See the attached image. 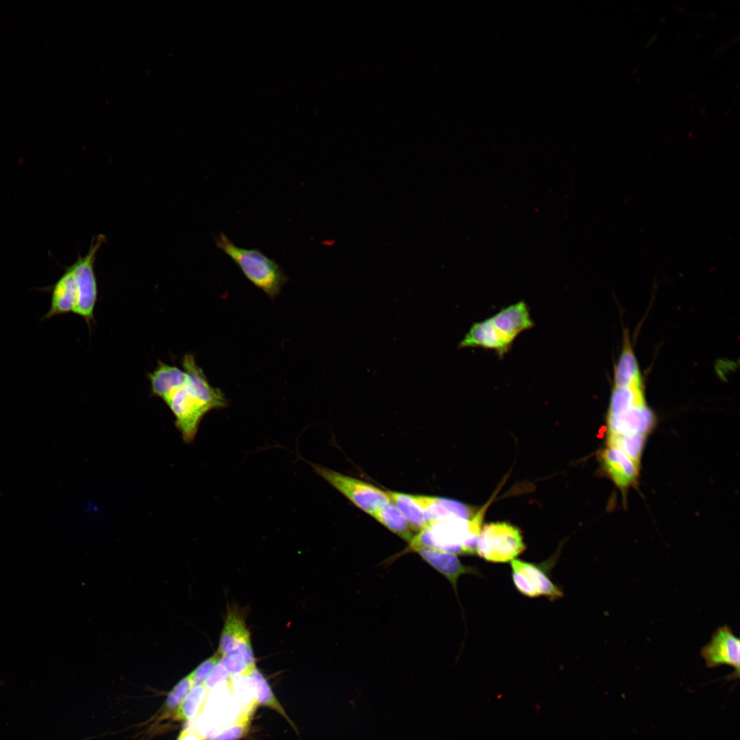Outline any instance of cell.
Returning a JSON list of instances; mask_svg holds the SVG:
<instances>
[{"mask_svg":"<svg viewBox=\"0 0 740 740\" xmlns=\"http://www.w3.org/2000/svg\"><path fill=\"white\" fill-rule=\"evenodd\" d=\"M181 363L186 373L184 382L162 400L173 413L183 441L189 444L195 439L204 417L212 410L226 407L227 401L219 388L209 383L193 354L184 355Z\"/></svg>","mask_w":740,"mask_h":740,"instance_id":"6da1fadb","label":"cell"},{"mask_svg":"<svg viewBox=\"0 0 740 740\" xmlns=\"http://www.w3.org/2000/svg\"><path fill=\"white\" fill-rule=\"evenodd\" d=\"M607 414L608 436H646L656 418L648 406L641 373L614 377Z\"/></svg>","mask_w":740,"mask_h":740,"instance_id":"7a4b0ae2","label":"cell"},{"mask_svg":"<svg viewBox=\"0 0 740 740\" xmlns=\"http://www.w3.org/2000/svg\"><path fill=\"white\" fill-rule=\"evenodd\" d=\"M491 501L470 519H452L434 523L419 531L407 550L410 552L417 547H426L456 555L476 554L483 517Z\"/></svg>","mask_w":740,"mask_h":740,"instance_id":"3957f363","label":"cell"},{"mask_svg":"<svg viewBox=\"0 0 740 740\" xmlns=\"http://www.w3.org/2000/svg\"><path fill=\"white\" fill-rule=\"evenodd\" d=\"M215 243L255 286L272 299L280 295L288 278L275 259L269 258L258 248L236 245L223 232L215 237Z\"/></svg>","mask_w":740,"mask_h":740,"instance_id":"277c9868","label":"cell"},{"mask_svg":"<svg viewBox=\"0 0 740 740\" xmlns=\"http://www.w3.org/2000/svg\"><path fill=\"white\" fill-rule=\"evenodd\" d=\"M526 550L521 531L506 522L486 524L480 531L476 554L486 561L507 563Z\"/></svg>","mask_w":740,"mask_h":740,"instance_id":"5b68a950","label":"cell"},{"mask_svg":"<svg viewBox=\"0 0 740 740\" xmlns=\"http://www.w3.org/2000/svg\"><path fill=\"white\" fill-rule=\"evenodd\" d=\"M315 472L364 512L373 515L391 502L380 488L321 465L310 463Z\"/></svg>","mask_w":740,"mask_h":740,"instance_id":"8992f818","label":"cell"},{"mask_svg":"<svg viewBox=\"0 0 740 740\" xmlns=\"http://www.w3.org/2000/svg\"><path fill=\"white\" fill-rule=\"evenodd\" d=\"M104 236H99L92 242L88 253L70 267L77 286V301L73 313L82 317L89 328L94 322V312L98 297V286L94 265L97 253Z\"/></svg>","mask_w":740,"mask_h":740,"instance_id":"52a82bcc","label":"cell"},{"mask_svg":"<svg viewBox=\"0 0 740 740\" xmlns=\"http://www.w3.org/2000/svg\"><path fill=\"white\" fill-rule=\"evenodd\" d=\"M556 560L554 556L539 564L521 560H512V579L516 589L523 595L532 598L545 596L550 601H555L562 597L563 591L548 574Z\"/></svg>","mask_w":740,"mask_h":740,"instance_id":"ba28073f","label":"cell"},{"mask_svg":"<svg viewBox=\"0 0 740 740\" xmlns=\"http://www.w3.org/2000/svg\"><path fill=\"white\" fill-rule=\"evenodd\" d=\"M701 656L708 668L728 665L735 669V675L739 676L740 641L726 626L718 628L710 641L701 649Z\"/></svg>","mask_w":740,"mask_h":740,"instance_id":"9c48e42d","label":"cell"},{"mask_svg":"<svg viewBox=\"0 0 740 740\" xmlns=\"http://www.w3.org/2000/svg\"><path fill=\"white\" fill-rule=\"evenodd\" d=\"M411 551L417 553L423 560L445 576L456 595L457 582L462 575H480L477 567L463 565L456 554L426 547H417Z\"/></svg>","mask_w":740,"mask_h":740,"instance_id":"30bf717a","label":"cell"},{"mask_svg":"<svg viewBox=\"0 0 740 740\" xmlns=\"http://www.w3.org/2000/svg\"><path fill=\"white\" fill-rule=\"evenodd\" d=\"M602 466L615 485L626 489L634 484L639 466L621 450L608 447L600 454Z\"/></svg>","mask_w":740,"mask_h":740,"instance_id":"8fae6325","label":"cell"},{"mask_svg":"<svg viewBox=\"0 0 740 740\" xmlns=\"http://www.w3.org/2000/svg\"><path fill=\"white\" fill-rule=\"evenodd\" d=\"M491 319L502 337L510 345L521 332L534 326L524 301H519L501 310Z\"/></svg>","mask_w":740,"mask_h":740,"instance_id":"7c38bea8","label":"cell"},{"mask_svg":"<svg viewBox=\"0 0 740 740\" xmlns=\"http://www.w3.org/2000/svg\"><path fill=\"white\" fill-rule=\"evenodd\" d=\"M480 347L495 350L502 357L510 349L509 345L500 334L491 318L474 323L463 339L459 348Z\"/></svg>","mask_w":740,"mask_h":740,"instance_id":"4fadbf2b","label":"cell"},{"mask_svg":"<svg viewBox=\"0 0 740 740\" xmlns=\"http://www.w3.org/2000/svg\"><path fill=\"white\" fill-rule=\"evenodd\" d=\"M77 297L75 280L69 267L55 284L52 290L49 310L42 319H49L58 315L73 312Z\"/></svg>","mask_w":740,"mask_h":740,"instance_id":"5bb4252c","label":"cell"},{"mask_svg":"<svg viewBox=\"0 0 740 740\" xmlns=\"http://www.w3.org/2000/svg\"><path fill=\"white\" fill-rule=\"evenodd\" d=\"M147 377L150 384L151 395L162 399L169 391L184 382L186 373L177 366L158 360L156 368L149 372Z\"/></svg>","mask_w":740,"mask_h":740,"instance_id":"9a60e30c","label":"cell"},{"mask_svg":"<svg viewBox=\"0 0 740 740\" xmlns=\"http://www.w3.org/2000/svg\"><path fill=\"white\" fill-rule=\"evenodd\" d=\"M247 634L249 631L241 614L236 608H228L217 652L221 656L235 652L239 642Z\"/></svg>","mask_w":740,"mask_h":740,"instance_id":"2e32d148","label":"cell"},{"mask_svg":"<svg viewBox=\"0 0 740 740\" xmlns=\"http://www.w3.org/2000/svg\"><path fill=\"white\" fill-rule=\"evenodd\" d=\"M391 501L400 510L416 532L430 526L424 511L415 495L386 491Z\"/></svg>","mask_w":740,"mask_h":740,"instance_id":"e0dca14e","label":"cell"},{"mask_svg":"<svg viewBox=\"0 0 740 740\" xmlns=\"http://www.w3.org/2000/svg\"><path fill=\"white\" fill-rule=\"evenodd\" d=\"M372 517L408 543L417 533L391 501L379 509Z\"/></svg>","mask_w":740,"mask_h":740,"instance_id":"ac0fdd59","label":"cell"},{"mask_svg":"<svg viewBox=\"0 0 740 740\" xmlns=\"http://www.w3.org/2000/svg\"><path fill=\"white\" fill-rule=\"evenodd\" d=\"M208 691L204 684L193 686L175 711L173 718L175 720H186L194 718L202 711Z\"/></svg>","mask_w":740,"mask_h":740,"instance_id":"d6986e66","label":"cell"},{"mask_svg":"<svg viewBox=\"0 0 740 740\" xmlns=\"http://www.w3.org/2000/svg\"><path fill=\"white\" fill-rule=\"evenodd\" d=\"M247 676L254 687L257 704L274 709L284 717L289 723H292L260 671L255 667Z\"/></svg>","mask_w":740,"mask_h":740,"instance_id":"ffe728a7","label":"cell"},{"mask_svg":"<svg viewBox=\"0 0 740 740\" xmlns=\"http://www.w3.org/2000/svg\"><path fill=\"white\" fill-rule=\"evenodd\" d=\"M191 674L180 680L169 692L162 708L160 718L173 717L175 711L193 687Z\"/></svg>","mask_w":740,"mask_h":740,"instance_id":"44dd1931","label":"cell"},{"mask_svg":"<svg viewBox=\"0 0 740 740\" xmlns=\"http://www.w3.org/2000/svg\"><path fill=\"white\" fill-rule=\"evenodd\" d=\"M252 713L241 712L233 724L225 728L219 735L208 740H238L249 730Z\"/></svg>","mask_w":740,"mask_h":740,"instance_id":"7402d4cb","label":"cell"},{"mask_svg":"<svg viewBox=\"0 0 740 740\" xmlns=\"http://www.w3.org/2000/svg\"><path fill=\"white\" fill-rule=\"evenodd\" d=\"M220 663L232 676H247L251 670L243 655L237 651L221 656Z\"/></svg>","mask_w":740,"mask_h":740,"instance_id":"603a6c76","label":"cell"},{"mask_svg":"<svg viewBox=\"0 0 740 740\" xmlns=\"http://www.w3.org/2000/svg\"><path fill=\"white\" fill-rule=\"evenodd\" d=\"M221 655L217 652L210 658L202 662L193 672L190 673L194 686L204 683L206 678L212 668L221 660Z\"/></svg>","mask_w":740,"mask_h":740,"instance_id":"cb8c5ba5","label":"cell"},{"mask_svg":"<svg viewBox=\"0 0 740 740\" xmlns=\"http://www.w3.org/2000/svg\"><path fill=\"white\" fill-rule=\"evenodd\" d=\"M232 679V676L225 667L219 662L208 674L203 684L209 691L219 684L231 682Z\"/></svg>","mask_w":740,"mask_h":740,"instance_id":"d4e9b609","label":"cell"},{"mask_svg":"<svg viewBox=\"0 0 740 740\" xmlns=\"http://www.w3.org/2000/svg\"><path fill=\"white\" fill-rule=\"evenodd\" d=\"M177 740H204V737L197 729L188 727L180 732Z\"/></svg>","mask_w":740,"mask_h":740,"instance_id":"484cf974","label":"cell"}]
</instances>
